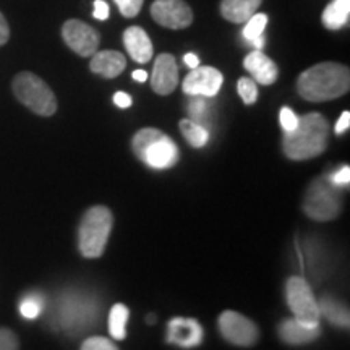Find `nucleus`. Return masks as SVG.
<instances>
[{
  "instance_id": "1",
  "label": "nucleus",
  "mask_w": 350,
  "mask_h": 350,
  "mask_svg": "<svg viewBox=\"0 0 350 350\" xmlns=\"http://www.w3.org/2000/svg\"><path fill=\"white\" fill-rule=\"evenodd\" d=\"M350 88V72L342 64H317L297 80V91L310 103H325L347 94Z\"/></svg>"
},
{
  "instance_id": "2",
  "label": "nucleus",
  "mask_w": 350,
  "mask_h": 350,
  "mask_svg": "<svg viewBox=\"0 0 350 350\" xmlns=\"http://www.w3.org/2000/svg\"><path fill=\"white\" fill-rule=\"evenodd\" d=\"M329 143V124L326 117L310 112L299 117V124L292 131H284L282 148L288 159L308 161L326 151Z\"/></svg>"
},
{
  "instance_id": "3",
  "label": "nucleus",
  "mask_w": 350,
  "mask_h": 350,
  "mask_svg": "<svg viewBox=\"0 0 350 350\" xmlns=\"http://www.w3.org/2000/svg\"><path fill=\"white\" fill-rule=\"evenodd\" d=\"M131 150L148 167L164 170L178 163V148L167 135L157 129H142L131 139Z\"/></svg>"
},
{
  "instance_id": "4",
  "label": "nucleus",
  "mask_w": 350,
  "mask_h": 350,
  "mask_svg": "<svg viewBox=\"0 0 350 350\" xmlns=\"http://www.w3.org/2000/svg\"><path fill=\"white\" fill-rule=\"evenodd\" d=\"M99 321V306L93 299L83 294H68L64 297L55 318L57 329L68 336H81L93 329Z\"/></svg>"
},
{
  "instance_id": "5",
  "label": "nucleus",
  "mask_w": 350,
  "mask_h": 350,
  "mask_svg": "<svg viewBox=\"0 0 350 350\" xmlns=\"http://www.w3.org/2000/svg\"><path fill=\"white\" fill-rule=\"evenodd\" d=\"M113 217L106 206H93L81 217L78 229V248L85 258H99L106 250Z\"/></svg>"
},
{
  "instance_id": "6",
  "label": "nucleus",
  "mask_w": 350,
  "mask_h": 350,
  "mask_svg": "<svg viewBox=\"0 0 350 350\" xmlns=\"http://www.w3.org/2000/svg\"><path fill=\"white\" fill-rule=\"evenodd\" d=\"M13 94L29 111L42 117L54 116L57 98L49 85L31 72H21L13 78Z\"/></svg>"
},
{
  "instance_id": "7",
  "label": "nucleus",
  "mask_w": 350,
  "mask_h": 350,
  "mask_svg": "<svg viewBox=\"0 0 350 350\" xmlns=\"http://www.w3.org/2000/svg\"><path fill=\"white\" fill-rule=\"evenodd\" d=\"M304 211L306 216L319 222L336 219L342 211L340 188L332 185L327 175L314 178L305 191Z\"/></svg>"
},
{
  "instance_id": "8",
  "label": "nucleus",
  "mask_w": 350,
  "mask_h": 350,
  "mask_svg": "<svg viewBox=\"0 0 350 350\" xmlns=\"http://www.w3.org/2000/svg\"><path fill=\"white\" fill-rule=\"evenodd\" d=\"M286 299L294 318L306 323V325H319L321 314H319L318 300L314 299L312 287L304 278L294 275V278L288 279L286 284Z\"/></svg>"
},
{
  "instance_id": "9",
  "label": "nucleus",
  "mask_w": 350,
  "mask_h": 350,
  "mask_svg": "<svg viewBox=\"0 0 350 350\" xmlns=\"http://www.w3.org/2000/svg\"><path fill=\"white\" fill-rule=\"evenodd\" d=\"M219 331L227 342L239 347H252L260 339V329L255 323L242 313L230 312V310L219 317Z\"/></svg>"
},
{
  "instance_id": "10",
  "label": "nucleus",
  "mask_w": 350,
  "mask_h": 350,
  "mask_svg": "<svg viewBox=\"0 0 350 350\" xmlns=\"http://www.w3.org/2000/svg\"><path fill=\"white\" fill-rule=\"evenodd\" d=\"M62 38L67 46L80 57H91L98 52L100 36L85 21L68 20L62 26Z\"/></svg>"
},
{
  "instance_id": "11",
  "label": "nucleus",
  "mask_w": 350,
  "mask_h": 350,
  "mask_svg": "<svg viewBox=\"0 0 350 350\" xmlns=\"http://www.w3.org/2000/svg\"><path fill=\"white\" fill-rule=\"evenodd\" d=\"M151 16L157 25L169 29L188 28L193 21V12L185 0H154Z\"/></svg>"
},
{
  "instance_id": "12",
  "label": "nucleus",
  "mask_w": 350,
  "mask_h": 350,
  "mask_svg": "<svg viewBox=\"0 0 350 350\" xmlns=\"http://www.w3.org/2000/svg\"><path fill=\"white\" fill-rule=\"evenodd\" d=\"M224 77L214 67H196L183 80V93L188 96L214 98L221 90Z\"/></svg>"
},
{
  "instance_id": "13",
  "label": "nucleus",
  "mask_w": 350,
  "mask_h": 350,
  "mask_svg": "<svg viewBox=\"0 0 350 350\" xmlns=\"http://www.w3.org/2000/svg\"><path fill=\"white\" fill-rule=\"evenodd\" d=\"M203 326L196 319L175 317L169 321L165 340L182 349H193L203 342Z\"/></svg>"
},
{
  "instance_id": "14",
  "label": "nucleus",
  "mask_w": 350,
  "mask_h": 350,
  "mask_svg": "<svg viewBox=\"0 0 350 350\" xmlns=\"http://www.w3.org/2000/svg\"><path fill=\"white\" fill-rule=\"evenodd\" d=\"M178 85V67L174 55H157L151 73V88L156 94L169 96Z\"/></svg>"
},
{
  "instance_id": "15",
  "label": "nucleus",
  "mask_w": 350,
  "mask_h": 350,
  "mask_svg": "<svg viewBox=\"0 0 350 350\" xmlns=\"http://www.w3.org/2000/svg\"><path fill=\"white\" fill-rule=\"evenodd\" d=\"M243 67L253 77L255 83H260V85L265 86L273 85L279 77L278 65L262 51L250 52V54L245 57Z\"/></svg>"
},
{
  "instance_id": "16",
  "label": "nucleus",
  "mask_w": 350,
  "mask_h": 350,
  "mask_svg": "<svg viewBox=\"0 0 350 350\" xmlns=\"http://www.w3.org/2000/svg\"><path fill=\"white\" fill-rule=\"evenodd\" d=\"M279 338L288 345H304L317 340L321 334V327L306 325L304 321H299L297 318L286 319L279 326Z\"/></svg>"
},
{
  "instance_id": "17",
  "label": "nucleus",
  "mask_w": 350,
  "mask_h": 350,
  "mask_svg": "<svg viewBox=\"0 0 350 350\" xmlns=\"http://www.w3.org/2000/svg\"><path fill=\"white\" fill-rule=\"evenodd\" d=\"M124 46L135 62L148 64L152 59V42L142 26H130L125 29Z\"/></svg>"
},
{
  "instance_id": "18",
  "label": "nucleus",
  "mask_w": 350,
  "mask_h": 350,
  "mask_svg": "<svg viewBox=\"0 0 350 350\" xmlns=\"http://www.w3.org/2000/svg\"><path fill=\"white\" fill-rule=\"evenodd\" d=\"M91 57V72L104 78H117L126 67L125 55L122 52L99 51Z\"/></svg>"
},
{
  "instance_id": "19",
  "label": "nucleus",
  "mask_w": 350,
  "mask_h": 350,
  "mask_svg": "<svg viewBox=\"0 0 350 350\" xmlns=\"http://www.w3.org/2000/svg\"><path fill=\"white\" fill-rule=\"evenodd\" d=\"M262 0H222L221 15L227 21L235 25H243L255 15Z\"/></svg>"
},
{
  "instance_id": "20",
  "label": "nucleus",
  "mask_w": 350,
  "mask_h": 350,
  "mask_svg": "<svg viewBox=\"0 0 350 350\" xmlns=\"http://www.w3.org/2000/svg\"><path fill=\"white\" fill-rule=\"evenodd\" d=\"M318 308L319 314L325 317L327 321L332 323L338 327H349L350 323V314L347 306L340 304L339 300H336L334 297L325 295L318 300Z\"/></svg>"
},
{
  "instance_id": "21",
  "label": "nucleus",
  "mask_w": 350,
  "mask_h": 350,
  "mask_svg": "<svg viewBox=\"0 0 350 350\" xmlns=\"http://www.w3.org/2000/svg\"><path fill=\"white\" fill-rule=\"evenodd\" d=\"M349 18L350 0H331L321 15L323 25H325L327 29H332V31L344 28V26L349 23Z\"/></svg>"
},
{
  "instance_id": "22",
  "label": "nucleus",
  "mask_w": 350,
  "mask_h": 350,
  "mask_svg": "<svg viewBox=\"0 0 350 350\" xmlns=\"http://www.w3.org/2000/svg\"><path fill=\"white\" fill-rule=\"evenodd\" d=\"M243 25L245 26L242 36L245 41L250 42L252 46L255 47V51H262V47H265L266 44V39L262 36V33H265L266 25H268V15H266V13H255V15L245 21Z\"/></svg>"
},
{
  "instance_id": "23",
  "label": "nucleus",
  "mask_w": 350,
  "mask_h": 350,
  "mask_svg": "<svg viewBox=\"0 0 350 350\" xmlns=\"http://www.w3.org/2000/svg\"><path fill=\"white\" fill-rule=\"evenodd\" d=\"M129 308L124 304H116L109 313V332L116 340L126 338V321H129Z\"/></svg>"
},
{
  "instance_id": "24",
  "label": "nucleus",
  "mask_w": 350,
  "mask_h": 350,
  "mask_svg": "<svg viewBox=\"0 0 350 350\" xmlns=\"http://www.w3.org/2000/svg\"><path fill=\"white\" fill-rule=\"evenodd\" d=\"M180 131L183 138L187 139L188 144H191L193 148H203L206 146L209 142V131L204 125L196 124L191 119H183L180 120Z\"/></svg>"
},
{
  "instance_id": "25",
  "label": "nucleus",
  "mask_w": 350,
  "mask_h": 350,
  "mask_svg": "<svg viewBox=\"0 0 350 350\" xmlns=\"http://www.w3.org/2000/svg\"><path fill=\"white\" fill-rule=\"evenodd\" d=\"M188 113H190V119L196 122V124H201L203 120H206L208 117L206 98H203V96H191L190 104H188Z\"/></svg>"
},
{
  "instance_id": "26",
  "label": "nucleus",
  "mask_w": 350,
  "mask_h": 350,
  "mask_svg": "<svg viewBox=\"0 0 350 350\" xmlns=\"http://www.w3.org/2000/svg\"><path fill=\"white\" fill-rule=\"evenodd\" d=\"M237 91L240 94V98L247 106H250V104H255L256 103V98H258V88H256V83L253 78H240L239 83H237Z\"/></svg>"
},
{
  "instance_id": "27",
  "label": "nucleus",
  "mask_w": 350,
  "mask_h": 350,
  "mask_svg": "<svg viewBox=\"0 0 350 350\" xmlns=\"http://www.w3.org/2000/svg\"><path fill=\"white\" fill-rule=\"evenodd\" d=\"M42 300L36 295H29L21 300L20 304V313L21 317L26 319H36L42 312Z\"/></svg>"
},
{
  "instance_id": "28",
  "label": "nucleus",
  "mask_w": 350,
  "mask_h": 350,
  "mask_svg": "<svg viewBox=\"0 0 350 350\" xmlns=\"http://www.w3.org/2000/svg\"><path fill=\"white\" fill-rule=\"evenodd\" d=\"M80 350H119V347L112 340L100 338V336H93V338L83 340Z\"/></svg>"
},
{
  "instance_id": "29",
  "label": "nucleus",
  "mask_w": 350,
  "mask_h": 350,
  "mask_svg": "<svg viewBox=\"0 0 350 350\" xmlns=\"http://www.w3.org/2000/svg\"><path fill=\"white\" fill-rule=\"evenodd\" d=\"M113 2L119 7V12L125 18H133L142 12L144 0H113Z\"/></svg>"
},
{
  "instance_id": "30",
  "label": "nucleus",
  "mask_w": 350,
  "mask_h": 350,
  "mask_svg": "<svg viewBox=\"0 0 350 350\" xmlns=\"http://www.w3.org/2000/svg\"><path fill=\"white\" fill-rule=\"evenodd\" d=\"M279 122H281L284 131H292L299 124V117L291 107H282L281 113H279Z\"/></svg>"
},
{
  "instance_id": "31",
  "label": "nucleus",
  "mask_w": 350,
  "mask_h": 350,
  "mask_svg": "<svg viewBox=\"0 0 350 350\" xmlns=\"http://www.w3.org/2000/svg\"><path fill=\"white\" fill-rule=\"evenodd\" d=\"M0 350H18V338L7 327H0Z\"/></svg>"
},
{
  "instance_id": "32",
  "label": "nucleus",
  "mask_w": 350,
  "mask_h": 350,
  "mask_svg": "<svg viewBox=\"0 0 350 350\" xmlns=\"http://www.w3.org/2000/svg\"><path fill=\"white\" fill-rule=\"evenodd\" d=\"M327 177H329L332 185H336L338 188L349 187L350 167H349V165H342V167H339L338 170H334V172L327 175Z\"/></svg>"
},
{
  "instance_id": "33",
  "label": "nucleus",
  "mask_w": 350,
  "mask_h": 350,
  "mask_svg": "<svg viewBox=\"0 0 350 350\" xmlns=\"http://www.w3.org/2000/svg\"><path fill=\"white\" fill-rule=\"evenodd\" d=\"M109 5L104 0H94V12H93V16L96 20H100V21H106L109 18Z\"/></svg>"
},
{
  "instance_id": "34",
  "label": "nucleus",
  "mask_w": 350,
  "mask_h": 350,
  "mask_svg": "<svg viewBox=\"0 0 350 350\" xmlns=\"http://www.w3.org/2000/svg\"><path fill=\"white\" fill-rule=\"evenodd\" d=\"M349 126H350V112L345 111L340 113L338 124H336V129H334L336 135H342L344 131L349 130Z\"/></svg>"
},
{
  "instance_id": "35",
  "label": "nucleus",
  "mask_w": 350,
  "mask_h": 350,
  "mask_svg": "<svg viewBox=\"0 0 350 350\" xmlns=\"http://www.w3.org/2000/svg\"><path fill=\"white\" fill-rule=\"evenodd\" d=\"M113 104L120 109H129L131 106V96L124 93V91H119V93L113 94Z\"/></svg>"
},
{
  "instance_id": "36",
  "label": "nucleus",
  "mask_w": 350,
  "mask_h": 350,
  "mask_svg": "<svg viewBox=\"0 0 350 350\" xmlns=\"http://www.w3.org/2000/svg\"><path fill=\"white\" fill-rule=\"evenodd\" d=\"M8 39H10V28H8V23L5 16H3V13L0 12V46L7 44Z\"/></svg>"
},
{
  "instance_id": "37",
  "label": "nucleus",
  "mask_w": 350,
  "mask_h": 350,
  "mask_svg": "<svg viewBox=\"0 0 350 350\" xmlns=\"http://www.w3.org/2000/svg\"><path fill=\"white\" fill-rule=\"evenodd\" d=\"M183 62H185V65L188 68H196V67H200V59H198V55L196 54H191V52H188V54L183 57Z\"/></svg>"
},
{
  "instance_id": "38",
  "label": "nucleus",
  "mask_w": 350,
  "mask_h": 350,
  "mask_svg": "<svg viewBox=\"0 0 350 350\" xmlns=\"http://www.w3.org/2000/svg\"><path fill=\"white\" fill-rule=\"evenodd\" d=\"M131 77H133V80H137L138 83H144L148 80V73L144 72V70H135Z\"/></svg>"
},
{
  "instance_id": "39",
  "label": "nucleus",
  "mask_w": 350,
  "mask_h": 350,
  "mask_svg": "<svg viewBox=\"0 0 350 350\" xmlns=\"http://www.w3.org/2000/svg\"><path fill=\"white\" fill-rule=\"evenodd\" d=\"M146 323H151V325H154V323H156V314H148V317H146Z\"/></svg>"
}]
</instances>
